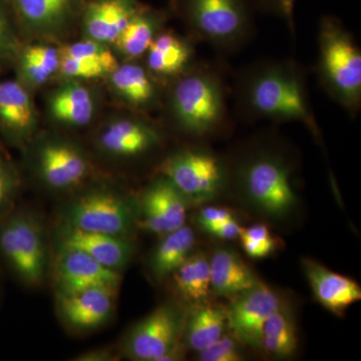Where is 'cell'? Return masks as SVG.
Masks as SVG:
<instances>
[{"mask_svg": "<svg viewBox=\"0 0 361 361\" xmlns=\"http://www.w3.org/2000/svg\"><path fill=\"white\" fill-rule=\"evenodd\" d=\"M305 82L302 68L295 61H259L240 73L236 106L252 120L303 123L318 139L320 130Z\"/></svg>", "mask_w": 361, "mask_h": 361, "instance_id": "obj_1", "label": "cell"}, {"mask_svg": "<svg viewBox=\"0 0 361 361\" xmlns=\"http://www.w3.org/2000/svg\"><path fill=\"white\" fill-rule=\"evenodd\" d=\"M317 73L329 96L350 115H356L361 106V51L353 35L334 16L320 20Z\"/></svg>", "mask_w": 361, "mask_h": 361, "instance_id": "obj_2", "label": "cell"}, {"mask_svg": "<svg viewBox=\"0 0 361 361\" xmlns=\"http://www.w3.org/2000/svg\"><path fill=\"white\" fill-rule=\"evenodd\" d=\"M169 106L183 132L195 137L213 134L228 118L224 82L210 66L192 68L176 80Z\"/></svg>", "mask_w": 361, "mask_h": 361, "instance_id": "obj_3", "label": "cell"}, {"mask_svg": "<svg viewBox=\"0 0 361 361\" xmlns=\"http://www.w3.org/2000/svg\"><path fill=\"white\" fill-rule=\"evenodd\" d=\"M197 39L222 51L241 49L253 35L249 0H177Z\"/></svg>", "mask_w": 361, "mask_h": 361, "instance_id": "obj_4", "label": "cell"}, {"mask_svg": "<svg viewBox=\"0 0 361 361\" xmlns=\"http://www.w3.org/2000/svg\"><path fill=\"white\" fill-rule=\"evenodd\" d=\"M292 168L283 156L258 152L240 166L237 179L251 203L271 217H284L295 208Z\"/></svg>", "mask_w": 361, "mask_h": 361, "instance_id": "obj_5", "label": "cell"}, {"mask_svg": "<svg viewBox=\"0 0 361 361\" xmlns=\"http://www.w3.org/2000/svg\"><path fill=\"white\" fill-rule=\"evenodd\" d=\"M161 172L189 203L213 200L227 180V171L219 157L197 147L180 149L168 157L161 164Z\"/></svg>", "mask_w": 361, "mask_h": 361, "instance_id": "obj_6", "label": "cell"}, {"mask_svg": "<svg viewBox=\"0 0 361 361\" xmlns=\"http://www.w3.org/2000/svg\"><path fill=\"white\" fill-rule=\"evenodd\" d=\"M0 254L23 283L37 286L47 273L44 230L27 214H16L0 225Z\"/></svg>", "mask_w": 361, "mask_h": 361, "instance_id": "obj_7", "label": "cell"}, {"mask_svg": "<svg viewBox=\"0 0 361 361\" xmlns=\"http://www.w3.org/2000/svg\"><path fill=\"white\" fill-rule=\"evenodd\" d=\"M63 215L71 227L123 237H128L137 220L130 202L106 190L80 195L66 206Z\"/></svg>", "mask_w": 361, "mask_h": 361, "instance_id": "obj_8", "label": "cell"}, {"mask_svg": "<svg viewBox=\"0 0 361 361\" xmlns=\"http://www.w3.org/2000/svg\"><path fill=\"white\" fill-rule=\"evenodd\" d=\"M186 318L177 304H161L130 330L123 346L126 355L134 360L161 361L179 344Z\"/></svg>", "mask_w": 361, "mask_h": 361, "instance_id": "obj_9", "label": "cell"}, {"mask_svg": "<svg viewBox=\"0 0 361 361\" xmlns=\"http://www.w3.org/2000/svg\"><path fill=\"white\" fill-rule=\"evenodd\" d=\"M283 305L276 291L259 281L255 286L235 297L227 311L228 325L238 341L258 348L263 325Z\"/></svg>", "mask_w": 361, "mask_h": 361, "instance_id": "obj_10", "label": "cell"}, {"mask_svg": "<svg viewBox=\"0 0 361 361\" xmlns=\"http://www.w3.org/2000/svg\"><path fill=\"white\" fill-rule=\"evenodd\" d=\"M58 253L54 271L56 295H68L96 287L118 289L120 286L121 272L104 267L84 252L59 247Z\"/></svg>", "mask_w": 361, "mask_h": 361, "instance_id": "obj_11", "label": "cell"}, {"mask_svg": "<svg viewBox=\"0 0 361 361\" xmlns=\"http://www.w3.org/2000/svg\"><path fill=\"white\" fill-rule=\"evenodd\" d=\"M189 202L165 177L159 178L142 194L137 224L152 234H168L186 225Z\"/></svg>", "mask_w": 361, "mask_h": 361, "instance_id": "obj_12", "label": "cell"}, {"mask_svg": "<svg viewBox=\"0 0 361 361\" xmlns=\"http://www.w3.org/2000/svg\"><path fill=\"white\" fill-rule=\"evenodd\" d=\"M40 178L51 189L78 186L89 175V163L82 152L65 142H45L37 154Z\"/></svg>", "mask_w": 361, "mask_h": 361, "instance_id": "obj_13", "label": "cell"}, {"mask_svg": "<svg viewBox=\"0 0 361 361\" xmlns=\"http://www.w3.org/2000/svg\"><path fill=\"white\" fill-rule=\"evenodd\" d=\"M116 290L96 287L68 295H56L59 317L73 329H97L113 314Z\"/></svg>", "mask_w": 361, "mask_h": 361, "instance_id": "obj_14", "label": "cell"}, {"mask_svg": "<svg viewBox=\"0 0 361 361\" xmlns=\"http://www.w3.org/2000/svg\"><path fill=\"white\" fill-rule=\"evenodd\" d=\"M59 247L84 252L104 267L118 271L127 266L134 253L128 237L87 232L63 224L59 233Z\"/></svg>", "mask_w": 361, "mask_h": 361, "instance_id": "obj_15", "label": "cell"}, {"mask_svg": "<svg viewBox=\"0 0 361 361\" xmlns=\"http://www.w3.org/2000/svg\"><path fill=\"white\" fill-rule=\"evenodd\" d=\"M302 268L316 300L334 314L343 315L351 305L361 300L360 285L351 278L310 258L302 259Z\"/></svg>", "mask_w": 361, "mask_h": 361, "instance_id": "obj_16", "label": "cell"}, {"mask_svg": "<svg viewBox=\"0 0 361 361\" xmlns=\"http://www.w3.org/2000/svg\"><path fill=\"white\" fill-rule=\"evenodd\" d=\"M142 7L137 0H92L82 8L85 35L102 44H115Z\"/></svg>", "mask_w": 361, "mask_h": 361, "instance_id": "obj_17", "label": "cell"}, {"mask_svg": "<svg viewBox=\"0 0 361 361\" xmlns=\"http://www.w3.org/2000/svg\"><path fill=\"white\" fill-rule=\"evenodd\" d=\"M30 32L52 35L66 30L82 8V0H9Z\"/></svg>", "mask_w": 361, "mask_h": 361, "instance_id": "obj_18", "label": "cell"}, {"mask_svg": "<svg viewBox=\"0 0 361 361\" xmlns=\"http://www.w3.org/2000/svg\"><path fill=\"white\" fill-rule=\"evenodd\" d=\"M161 142L159 130L137 118H121L110 123L99 135L101 148L116 157L142 155Z\"/></svg>", "mask_w": 361, "mask_h": 361, "instance_id": "obj_19", "label": "cell"}, {"mask_svg": "<svg viewBox=\"0 0 361 361\" xmlns=\"http://www.w3.org/2000/svg\"><path fill=\"white\" fill-rule=\"evenodd\" d=\"M147 68L159 78H178L191 70L194 47L189 40L172 32L158 33L149 45Z\"/></svg>", "mask_w": 361, "mask_h": 361, "instance_id": "obj_20", "label": "cell"}, {"mask_svg": "<svg viewBox=\"0 0 361 361\" xmlns=\"http://www.w3.org/2000/svg\"><path fill=\"white\" fill-rule=\"evenodd\" d=\"M210 262L211 289L216 295L236 297L260 280L236 252L218 248Z\"/></svg>", "mask_w": 361, "mask_h": 361, "instance_id": "obj_21", "label": "cell"}, {"mask_svg": "<svg viewBox=\"0 0 361 361\" xmlns=\"http://www.w3.org/2000/svg\"><path fill=\"white\" fill-rule=\"evenodd\" d=\"M0 122L18 137H27L35 130V106L32 97L20 82H0Z\"/></svg>", "mask_w": 361, "mask_h": 361, "instance_id": "obj_22", "label": "cell"}, {"mask_svg": "<svg viewBox=\"0 0 361 361\" xmlns=\"http://www.w3.org/2000/svg\"><path fill=\"white\" fill-rule=\"evenodd\" d=\"M195 233L189 226L184 225L175 231L161 236L149 259L152 276L158 281L172 276L193 251Z\"/></svg>", "mask_w": 361, "mask_h": 361, "instance_id": "obj_23", "label": "cell"}, {"mask_svg": "<svg viewBox=\"0 0 361 361\" xmlns=\"http://www.w3.org/2000/svg\"><path fill=\"white\" fill-rule=\"evenodd\" d=\"M49 110L54 120L71 127H82L92 120L94 103L85 85L71 82L51 96Z\"/></svg>", "mask_w": 361, "mask_h": 361, "instance_id": "obj_24", "label": "cell"}, {"mask_svg": "<svg viewBox=\"0 0 361 361\" xmlns=\"http://www.w3.org/2000/svg\"><path fill=\"white\" fill-rule=\"evenodd\" d=\"M228 325L227 311L210 304L195 305L186 318L184 334L188 348L200 353L224 336Z\"/></svg>", "mask_w": 361, "mask_h": 361, "instance_id": "obj_25", "label": "cell"}, {"mask_svg": "<svg viewBox=\"0 0 361 361\" xmlns=\"http://www.w3.org/2000/svg\"><path fill=\"white\" fill-rule=\"evenodd\" d=\"M110 75L116 94L127 103L135 106H149L155 102L158 89L148 68L139 63H118Z\"/></svg>", "mask_w": 361, "mask_h": 361, "instance_id": "obj_26", "label": "cell"}, {"mask_svg": "<svg viewBox=\"0 0 361 361\" xmlns=\"http://www.w3.org/2000/svg\"><path fill=\"white\" fill-rule=\"evenodd\" d=\"M163 18L158 11L142 7L116 39V49L127 59L141 58L158 35Z\"/></svg>", "mask_w": 361, "mask_h": 361, "instance_id": "obj_27", "label": "cell"}, {"mask_svg": "<svg viewBox=\"0 0 361 361\" xmlns=\"http://www.w3.org/2000/svg\"><path fill=\"white\" fill-rule=\"evenodd\" d=\"M176 290L186 302L199 305L210 295V262L204 254H191L173 273Z\"/></svg>", "mask_w": 361, "mask_h": 361, "instance_id": "obj_28", "label": "cell"}, {"mask_svg": "<svg viewBox=\"0 0 361 361\" xmlns=\"http://www.w3.org/2000/svg\"><path fill=\"white\" fill-rule=\"evenodd\" d=\"M298 348L295 324L285 304L263 325L258 348L276 358L290 357Z\"/></svg>", "mask_w": 361, "mask_h": 361, "instance_id": "obj_29", "label": "cell"}, {"mask_svg": "<svg viewBox=\"0 0 361 361\" xmlns=\"http://www.w3.org/2000/svg\"><path fill=\"white\" fill-rule=\"evenodd\" d=\"M59 51L51 45H30L21 54V73L26 82L35 87L47 84L59 73Z\"/></svg>", "mask_w": 361, "mask_h": 361, "instance_id": "obj_30", "label": "cell"}, {"mask_svg": "<svg viewBox=\"0 0 361 361\" xmlns=\"http://www.w3.org/2000/svg\"><path fill=\"white\" fill-rule=\"evenodd\" d=\"M59 54L68 58L84 59V61L99 63L111 73L118 66L116 56L106 47V44L90 39L66 45L59 51Z\"/></svg>", "mask_w": 361, "mask_h": 361, "instance_id": "obj_31", "label": "cell"}, {"mask_svg": "<svg viewBox=\"0 0 361 361\" xmlns=\"http://www.w3.org/2000/svg\"><path fill=\"white\" fill-rule=\"evenodd\" d=\"M239 238L244 251L251 258H266L276 250V240L271 234L267 226L263 224L243 228Z\"/></svg>", "mask_w": 361, "mask_h": 361, "instance_id": "obj_32", "label": "cell"}, {"mask_svg": "<svg viewBox=\"0 0 361 361\" xmlns=\"http://www.w3.org/2000/svg\"><path fill=\"white\" fill-rule=\"evenodd\" d=\"M59 73L70 80H94L111 75L104 66L92 61L61 56Z\"/></svg>", "mask_w": 361, "mask_h": 361, "instance_id": "obj_33", "label": "cell"}, {"mask_svg": "<svg viewBox=\"0 0 361 361\" xmlns=\"http://www.w3.org/2000/svg\"><path fill=\"white\" fill-rule=\"evenodd\" d=\"M198 360L201 361H240L243 360L236 341L231 336H223L212 345L200 351Z\"/></svg>", "mask_w": 361, "mask_h": 361, "instance_id": "obj_34", "label": "cell"}, {"mask_svg": "<svg viewBox=\"0 0 361 361\" xmlns=\"http://www.w3.org/2000/svg\"><path fill=\"white\" fill-rule=\"evenodd\" d=\"M258 7L283 18L294 32V9L296 0H252Z\"/></svg>", "mask_w": 361, "mask_h": 361, "instance_id": "obj_35", "label": "cell"}, {"mask_svg": "<svg viewBox=\"0 0 361 361\" xmlns=\"http://www.w3.org/2000/svg\"><path fill=\"white\" fill-rule=\"evenodd\" d=\"M233 218H234V215L228 209L219 208V207H204L199 212L197 220H198L202 229L206 230L212 226L233 219Z\"/></svg>", "mask_w": 361, "mask_h": 361, "instance_id": "obj_36", "label": "cell"}, {"mask_svg": "<svg viewBox=\"0 0 361 361\" xmlns=\"http://www.w3.org/2000/svg\"><path fill=\"white\" fill-rule=\"evenodd\" d=\"M242 229L243 227H241L236 219L233 218V219L225 221L221 224L212 226L205 231L222 240H234L239 238Z\"/></svg>", "mask_w": 361, "mask_h": 361, "instance_id": "obj_37", "label": "cell"}, {"mask_svg": "<svg viewBox=\"0 0 361 361\" xmlns=\"http://www.w3.org/2000/svg\"><path fill=\"white\" fill-rule=\"evenodd\" d=\"M11 25L4 6L0 4V59L6 56L13 47V37L11 33Z\"/></svg>", "mask_w": 361, "mask_h": 361, "instance_id": "obj_38", "label": "cell"}, {"mask_svg": "<svg viewBox=\"0 0 361 361\" xmlns=\"http://www.w3.org/2000/svg\"><path fill=\"white\" fill-rule=\"evenodd\" d=\"M14 191V182L11 176L0 164V210L11 201Z\"/></svg>", "mask_w": 361, "mask_h": 361, "instance_id": "obj_39", "label": "cell"}, {"mask_svg": "<svg viewBox=\"0 0 361 361\" xmlns=\"http://www.w3.org/2000/svg\"><path fill=\"white\" fill-rule=\"evenodd\" d=\"M80 360H115V355L111 353L110 350H103L99 349V351H94V353H85L80 356Z\"/></svg>", "mask_w": 361, "mask_h": 361, "instance_id": "obj_40", "label": "cell"}]
</instances>
